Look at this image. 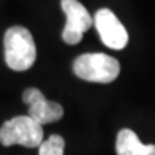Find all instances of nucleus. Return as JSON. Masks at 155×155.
<instances>
[{"label": "nucleus", "mask_w": 155, "mask_h": 155, "mask_svg": "<svg viewBox=\"0 0 155 155\" xmlns=\"http://www.w3.org/2000/svg\"><path fill=\"white\" fill-rule=\"evenodd\" d=\"M4 54L9 69L26 71L36 60V47L31 32L26 27L13 26L4 35Z\"/></svg>", "instance_id": "obj_1"}, {"label": "nucleus", "mask_w": 155, "mask_h": 155, "mask_svg": "<svg viewBox=\"0 0 155 155\" xmlns=\"http://www.w3.org/2000/svg\"><path fill=\"white\" fill-rule=\"evenodd\" d=\"M75 75L93 83H111L118 78L120 65L118 60L105 53H85L74 61Z\"/></svg>", "instance_id": "obj_2"}, {"label": "nucleus", "mask_w": 155, "mask_h": 155, "mask_svg": "<svg viewBox=\"0 0 155 155\" xmlns=\"http://www.w3.org/2000/svg\"><path fill=\"white\" fill-rule=\"evenodd\" d=\"M43 127L28 115L14 116L0 128V143L3 146L21 145L31 149L39 147L43 142Z\"/></svg>", "instance_id": "obj_3"}, {"label": "nucleus", "mask_w": 155, "mask_h": 155, "mask_svg": "<svg viewBox=\"0 0 155 155\" xmlns=\"http://www.w3.org/2000/svg\"><path fill=\"white\" fill-rule=\"evenodd\" d=\"M61 7L67 18L62 31V39L67 44L75 45L83 39V34L92 26V16L78 0H61Z\"/></svg>", "instance_id": "obj_4"}, {"label": "nucleus", "mask_w": 155, "mask_h": 155, "mask_svg": "<svg viewBox=\"0 0 155 155\" xmlns=\"http://www.w3.org/2000/svg\"><path fill=\"white\" fill-rule=\"evenodd\" d=\"M94 26L102 43L111 49H123L128 43V32L118 17L107 8H102L94 14Z\"/></svg>", "instance_id": "obj_5"}, {"label": "nucleus", "mask_w": 155, "mask_h": 155, "mask_svg": "<svg viewBox=\"0 0 155 155\" xmlns=\"http://www.w3.org/2000/svg\"><path fill=\"white\" fill-rule=\"evenodd\" d=\"M22 100L28 106V116L41 127L60 120L64 116V107L53 101H48L38 88H27Z\"/></svg>", "instance_id": "obj_6"}, {"label": "nucleus", "mask_w": 155, "mask_h": 155, "mask_svg": "<svg viewBox=\"0 0 155 155\" xmlns=\"http://www.w3.org/2000/svg\"><path fill=\"white\" fill-rule=\"evenodd\" d=\"M118 155H155V145H143L130 129H122L116 136Z\"/></svg>", "instance_id": "obj_7"}, {"label": "nucleus", "mask_w": 155, "mask_h": 155, "mask_svg": "<svg viewBox=\"0 0 155 155\" xmlns=\"http://www.w3.org/2000/svg\"><path fill=\"white\" fill-rule=\"evenodd\" d=\"M65 140L60 134H52L39 146V155H64Z\"/></svg>", "instance_id": "obj_8"}]
</instances>
